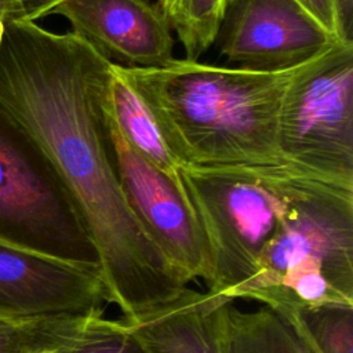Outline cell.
<instances>
[{
    "label": "cell",
    "instance_id": "obj_20",
    "mask_svg": "<svg viewBox=\"0 0 353 353\" xmlns=\"http://www.w3.org/2000/svg\"><path fill=\"white\" fill-rule=\"evenodd\" d=\"M37 353H63L58 346L57 347H52V349H44V350H40Z\"/></svg>",
    "mask_w": 353,
    "mask_h": 353
},
{
    "label": "cell",
    "instance_id": "obj_16",
    "mask_svg": "<svg viewBox=\"0 0 353 353\" xmlns=\"http://www.w3.org/2000/svg\"><path fill=\"white\" fill-rule=\"evenodd\" d=\"M332 36L339 40L353 41L352 36L347 34L342 14L339 0H298Z\"/></svg>",
    "mask_w": 353,
    "mask_h": 353
},
{
    "label": "cell",
    "instance_id": "obj_13",
    "mask_svg": "<svg viewBox=\"0 0 353 353\" xmlns=\"http://www.w3.org/2000/svg\"><path fill=\"white\" fill-rule=\"evenodd\" d=\"M229 0H157L156 6L176 33L185 58H199L216 41Z\"/></svg>",
    "mask_w": 353,
    "mask_h": 353
},
{
    "label": "cell",
    "instance_id": "obj_19",
    "mask_svg": "<svg viewBox=\"0 0 353 353\" xmlns=\"http://www.w3.org/2000/svg\"><path fill=\"white\" fill-rule=\"evenodd\" d=\"M341 14L343 26L349 36H352V21H353V0H339Z\"/></svg>",
    "mask_w": 353,
    "mask_h": 353
},
{
    "label": "cell",
    "instance_id": "obj_2",
    "mask_svg": "<svg viewBox=\"0 0 353 353\" xmlns=\"http://www.w3.org/2000/svg\"><path fill=\"white\" fill-rule=\"evenodd\" d=\"M61 186L98 256L109 305L125 320L161 309L190 287L138 219L109 149L102 98L74 84L47 88L17 119Z\"/></svg>",
    "mask_w": 353,
    "mask_h": 353
},
{
    "label": "cell",
    "instance_id": "obj_1",
    "mask_svg": "<svg viewBox=\"0 0 353 353\" xmlns=\"http://www.w3.org/2000/svg\"><path fill=\"white\" fill-rule=\"evenodd\" d=\"M174 182L204 245L205 291L281 316L353 307V178L283 157L179 164Z\"/></svg>",
    "mask_w": 353,
    "mask_h": 353
},
{
    "label": "cell",
    "instance_id": "obj_15",
    "mask_svg": "<svg viewBox=\"0 0 353 353\" xmlns=\"http://www.w3.org/2000/svg\"><path fill=\"white\" fill-rule=\"evenodd\" d=\"M314 353H353V307H319L283 316Z\"/></svg>",
    "mask_w": 353,
    "mask_h": 353
},
{
    "label": "cell",
    "instance_id": "obj_4",
    "mask_svg": "<svg viewBox=\"0 0 353 353\" xmlns=\"http://www.w3.org/2000/svg\"><path fill=\"white\" fill-rule=\"evenodd\" d=\"M0 243L98 269L95 250L51 170L1 113Z\"/></svg>",
    "mask_w": 353,
    "mask_h": 353
},
{
    "label": "cell",
    "instance_id": "obj_14",
    "mask_svg": "<svg viewBox=\"0 0 353 353\" xmlns=\"http://www.w3.org/2000/svg\"><path fill=\"white\" fill-rule=\"evenodd\" d=\"M72 316H33L0 307V353H37L57 347Z\"/></svg>",
    "mask_w": 353,
    "mask_h": 353
},
{
    "label": "cell",
    "instance_id": "obj_10",
    "mask_svg": "<svg viewBox=\"0 0 353 353\" xmlns=\"http://www.w3.org/2000/svg\"><path fill=\"white\" fill-rule=\"evenodd\" d=\"M218 353H314L281 314L261 306L241 310L222 299L215 310Z\"/></svg>",
    "mask_w": 353,
    "mask_h": 353
},
{
    "label": "cell",
    "instance_id": "obj_18",
    "mask_svg": "<svg viewBox=\"0 0 353 353\" xmlns=\"http://www.w3.org/2000/svg\"><path fill=\"white\" fill-rule=\"evenodd\" d=\"M19 0H0V34L10 21L19 19Z\"/></svg>",
    "mask_w": 353,
    "mask_h": 353
},
{
    "label": "cell",
    "instance_id": "obj_5",
    "mask_svg": "<svg viewBox=\"0 0 353 353\" xmlns=\"http://www.w3.org/2000/svg\"><path fill=\"white\" fill-rule=\"evenodd\" d=\"M277 137L288 160L353 178V41L332 46L294 77Z\"/></svg>",
    "mask_w": 353,
    "mask_h": 353
},
{
    "label": "cell",
    "instance_id": "obj_11",
    "mask_svg": "<svg viewBox=\"0 0 353 353\" xmlns=\"http://www.w3.org/2000/svg\"><path fill=\"white\" fill-rule=\"evenodd\" d=\"M139 339L154 353H218L214 307L199 296H183L137 327Z\"/></svg>",
    "mask_w": 353,
    "mask_h": 353
},
{
    "label": "cell",
    "instance_id": "obj_9",
    "mask_svg": "<svg viewBox=\"0 0 353 353\" xmlns=\"http://www.w3.org/2000/svg\"><path fill=\"white\" fill-rule=\"evenodd\" d=\"M52 14L113 65L157 68L174 58L172 30L150 0H65Z\"/></svg>",
    "mask_w": 353,
    "mask_h": 353
},
{
    "label": "cell",
    "instance_id": "obj_21",
    "mask_svg": "<svg viewBox=\"0 0 353 353\" xmlns=\"http://www.w3.org/2000/svg\"><path fill=\"white\" fill-rule=\"evenodd\" d=\"M143 346H145V345H143ZM145 347H146V346H145ZM146 349H148V347H146ZM148 350H149V349H148ZM149 352H152V350H149ZM152 353H154V352H152Z\"/></svg>",
    "mask_w": 353,
    "mask_h": 353
},
{
    "label": "cell",
    "instance_id": "obj_8",
    "mask_svg": "<svg viewBox=\"0 0 353 353\" xmlns=\"http://www.w3.org/2000/svg\"><path fill=\"white\" fill-rule=\"evenodd\" d=\"M109 305L97 268L0 243V307L33 316L103 313Z\"/></svg>",
    "mask_w": 353,
    "mask_h": 353
},
{
    "label": "cell",
    "instance_id": "obj_7",
    "mask_svg": "<svg viewBox=\"0 0 353 353\" xmlns=\"http://www.w3.org/2000/svg\"><path fill=\"white\" fill-rule=\"evenodd\" d=\"M105 120L110 154L132 211L190 283H204V245L175 182L135 152L106 114Z\"/></svg>",
    "mask_w": 353,
    "mask_h": 353
},
{
    "label": "cell",
    "instance_id": "obj_17",
    "mask_svg": "<svg viewBox=\"0 0 353 353\" xmlns=\"http://www.w3.org/2000/svg\"><path fill=\"white\" fill-rule=\"evenodd\" d=\"M62 1L65 0H19V19L37 21L43 17L51 15L52 10Z\"/></svg>",
    "mask_w": 353,
    "mask_h": 353
},
{
    "label": "cell",
    "instance_id": "obj_3",
    "mask_svg": "<svg viewBox=\"0 0 353 353\" xmlns=\"http://www.w3.org/2000/svg\"><path fill=\"white\" fill-rule=\"evenodd\" d=\"M306 63L261 72L172 58L157 68L112 69L146 105L179 164L222 165L284 157L279 113Z\"/></svg>",
    "mask_w": 353,
    "mask_h": 353
},
{
    "label": "cell",
    "instance_id": "obj_12",
    "mask_svg": "<svg viewBox=\"0 0 353 353\" xmlns=\"http://www.w3.org/2000/svg\"><path fill=\"white\" fill-rule=\"evenodd\" d=\"M103 109L131 148L174 181L179 163L168 149L146 105L112 69V65Z\"/></svg>",
    "mask_w": 353,
    "mask_h": 353
},
{
    "label": "cell",
    "instance_id": "obj_6",
    "mask_svg": "<svg viewBox=\"0 0 353 353\" xmlns=\"http://www.w3.org/2000/svg\"><path fill=\"white\" fill-rule=\"evenodd\" d=\"M218 39L228 62L261 72L294 69L345 41L298 0H229Z\"/></svg>",
    "mask_w": 353,
    "mask_h": 353
}]
</instances>
